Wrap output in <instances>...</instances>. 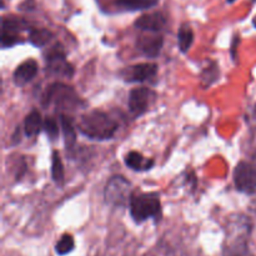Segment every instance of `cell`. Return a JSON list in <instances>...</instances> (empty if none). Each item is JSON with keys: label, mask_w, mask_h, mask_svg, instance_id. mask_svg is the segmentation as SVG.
Returning a JSON list of instances; mask_svg holds the SVG:
<instances>
[{"label": "cell", "mask_w": 256, "mask_h": 256, "mask_svg": "<svg viewBox=\"0 0 256 256\" xmlns=\"http://www.w3.org/2000/svg\"><path fill=\"white\" fill-rule=\"evenodd\" d=\"M252 222L245 215L232 216L222 245V256H254L249 248Z\"/></svg>", "instance_id": "obj_1"}, {"label": "cell", "mask_w": 256, "mask_h": 256, "mask_svg": "<svg viewBox=\"0 0 256 256\" xmlns=\"http://www.w3.org/2000/svg\"><path fill=\"white\" fill-rule=\"evenodd\" d=\"M78 128L80 132L89 139L108 140L114 136L119 124L106 112L92 110L80 116Z\"/></svg>", "instance_id": "obj_2"}, {"label": "cell", "mask_w": 256, "mask_h": 256, "mask_svg": "<svg viewBox=\"0 0 256 256\" xmlns=\"http://www.w3.org/2000/svg\"><path fill=\"white\" fill-rule=\"evenodd\" d=\"M130 215L138 224L154 219H162V202L154 192H138L130 199Z\"/></svg>", "instance_id": "obj_3"}, {"label": "cell", "mask_w": 256, "mask_h": 256, "mask_svg": "<svg viewBox=\"0 0 256 256\" xmlns=\"http://www.w3.org/2000/svg\"><path fill=\"white\" fill-rule=\"evenodd\" d=\"M132 184L124 176L115 175L106 182L104 189L105 202L112 206H125L132 199Z\"/></svg>", "instance_id": "obj_4"}, {"label": "cell", "mask_w": 256, "mask_h": 256, "mask_svg": "<svg viewBox=\"0 0 256 256\" xmlns=\"http://www.w3.org/2000/svg\"><path fill=\"white\" fill-rule=\"evenodd\" d=\"M76 102H79V99L72 88L62 84V82H54L50 85L42 98L44 106L52 104L58 108H69L74 106Z\"/></svg>", "instance_id": "obj_5"}, {"label": "cell", "mask_w": 256, "mask_h": 256, "mask_svg": "<svg viewBox=\"0 0 256 256\" xmlns=\"http://www.w3.org/2000/svg\"><path fill=\"white\" fill-rule=\"evenodd\" d=\"M234 184L238 192L252 195L256 192V164L252 162H238L234 169Z\"/></svg>", "instance_id": "obj_6"}, {"label": "cell", "mask_w": 256, "mask_h": 256, "mask_svg": "<svg viewBox=\"0 0 256 256\" xmlns=\"http://www.w3.org/2000/svg\"><path fill=\"white\" fill-rule=\"evenodd\" d=\"M45 59H46V72L50 75L65 78H72L74 75V68L68 62L62 46L59 45L52 48Z\"/></svg>", "instance_id": "obj_7"}, {"label": "cell", "mask_w": 256, "mask_h": 256, "mask_svg": "<svg viewBox=\"0 0 256 256\" xmlns=\"http://www.w3.org/2000/svg\"><path fill=\"white\" fill-rule=\"evenodd\" d=\"M155 92L146 86L135 88L129 92V112L134 116H142L155 102Z\"/></svg>", "instance_id": "obj_8"}, {"label": "cell", "mask_w": 256, "mask_h": 256, "mask_svg": "<svg viewBox=\"0 0 256 256\" xmlns=\"http://www.w3.org/2000/svg\"><path fill=\"white\" fill-rule=\"evenodd\" d=\"M158 74V65L154 62H142L128 66L120 72L126 82H144Z\"/></svg>", "instance_id": "obj_9"}, {"label": "cell", "mask_w": 256, "mask_h": 256, "mask_svg": "<svg viewBox=\"0 0 256 256\" xmlns=\"http://www.w3.org/2000/svg\"><path fill=\"white\" fill-rule=\"evenodd\" d=\"M164 39L159 32H145L142 36L138 38L136 48L142 55L148 58H156L162 52Z\"/></svg>", "instance_id": "obj_10"}, {"label": "cell", "mask_w": 256, "mask_h": 256, "mask_svg": "<svg viewBox=\"0 0 256 256\" xmlns=\"http://www.w3.org/2000/svg\"><path fill=\"white\" fill-rule=\"evenodd\" d=\"M134 25L136 29L142 30V32H160L166 25V16L160 12H149V14H144L138 18Z\"/></svg>", "instance_id": "obj_11"}, {"label": "cell", "mask_w": 256, "mask_h": 256, "mask_svg": "<svg viewBox=\"0 0 256 256\" xmlns=\"http://www.w3.org/2000/svg\"><path fill=\"white\" fill-rule=\"evenodd\" d=\"M38 74V62L34 59H28L16 68L14 72V82L18 86L32 82Z\"/></svg>", "instance_id": "obj_12"}, {"label": "cell", "mask_w": 256, "mask_h": 256, "mask_svg": "<svg viewBox=\"0 0 256 256\" xmlns=\"http://www.w3.org/2000/svg\"><path fill=\"white\" fill-rule=\"evenodd\" d=\"M125 164L128 168L135 172H148L154 166L155 162L152 159L142 156L138 152H129L125 155Z\"/></svg>", "instance_id": "obj_13"}, {"label": "cell", "mask_w": 256, "mask_h": 256, "mask_svg": "<svg viewBox=\"0 0 256 256\" xmlns=\"http://www.w3.org/2000/svg\"><path fill=\"white\" fill-rule=\"evenodd\" d=\"M44 129V122L38 110H32L26 115L24 122V132L25 135L29 138L36 136L40 130Z\"/></svg>", "instance_id": "obj_14"}, {"label": "cell", "mask_w": 256, "mask_h": 256, "mask_svg": "<svg viewBox=\"0 0 256 256\" xmlns=\"http://www.w3.org/2000/svg\"><path fill=\"white\" fill-rule=\"evenodd\" d=\"M60 129H62V134L66 148L72 149L75 142H76V132H75V128L72 125V119L65 114L60 115Z\"/></svg>", "instance_id": "obj_15"}, {"label": "cell", "mask_w": 256, "mask_h": 256, "mask_svg": "<svg viewBox=\"0 0 256 256\" xmlns=\"http://www.w3.org/2000/svg\"><path fill=\"white\" fill-rule=\"evenodd\" d=\"M159 0H116V4L120 8L130 12L136 10H148L150 8L156 6Z\"/></svg>", "instance_id": "obj_16"}, {"label": "cell", "mask_w": 256, "mask_h": 256, "mask_svg": "<svg viewBox=\"0 0 256 256\" xmlns=\"http://www.w3.org/2000/svg\"><path fill=\"white\" fill-rule=\"evenodd\" d=\"M192 42H194V32H192L190 25L184 24L178 32V45H179L180 52H184V54L189 52Z\"/></svg>", "instance_id": "obj_17"}, {"label": "cell", "mask_w": 256, "mask_h": 256, "mask_svg": "<svg viewBox=\"0 0 256 256\" xmlns=\"http://www.w3.org/2000/svg\"><path fill=\"white\" fill-rule=\"evenodd\" d=\"M52 34L48 29H32L29 32V40L34 46L42 48L52 40Z\"/></svg>", "instance_id": "obj_18"}, {"label": "cell", "mask_w": 256, "mask_h": 256, "mask_svg": "<svg viewBox=\"0 0 256 256\" xmlns=\"http://www.w3.org/2000/svg\"><path fill=\"white\" fill-rule=\"evenodd\" d=\"M219 75L220 72H219V68H218V65L215 64V62H210L209 66L205 68V69L202 70V75H200V82H202V85L205 88V89H208V88L212 86V85L219 79Z\"/></svg>", "instance_id": "obj_19"}, {"label": "cell", "mask_w": 256, "mask_h": 256, "mask_svg": "<svg viewBox=\"0 0 256 256\" xmlns=\"http://www.w3.org/2000/svg\"><path fill=\"white\" fill-rule=\"evenodd\" d=\"M52 178L56 184H62L64 182V165L56 152H52Z\"/></svg>", "instance_id": "obj_20"}, {"label": "cell", "mask_w": 256, "mask_h": 256, "mask_svg": "<svg viewBox=\"0 0 256 256\" xmlns=\"http://www.w3.org/2000/svg\"><path fill=\"white\" fill-rule=\"evenodd\" d=\"M74 248H75L74 238L69 234H65L60 238L59 242H58L56 245H55V252H56L58 255L64 256L69 254V252H72V250H74Z\"/></svg>", "instance_id": "obj_21"}, {"label": "cell", "mask_w": 256, "mask_h": 256, "mask_svg": "<svg viewBox=\"0 0 256 256\" xmlns=\"http://www.w3.org/2000/svg\"><path fill=\"white\" fill-rule=\"evenodd\" d=\"M26 26V22L22 19H18L14 16H5L2 18V32H15L18 34L20 29H24Z\"/></svg>", "instance_id": "obj_22"}, {"label": "cell", "mask_w": 256, "mask_h": 256, "mask_svg": "<svg viewBox=\"0 0 256 256\" xmlns=\"http://www.w3.org/2000/svg\"><path fill=\"white\" fill-rule=\"evenodd\" d=\"M44 130L50 140H56V138L59 136V124L54 118L49 116L44 120Z\"/></svg>", "instance_id": "obj_23"}, {"label": "cell", "mask_w": 256, "mask_h": 256, "mask_svg": "<svg viewBox=\"0 0 256 256\" xmlns=\"http://www.w3.org/2000/svg\"><path fill=\"white\" fill-rule=\"evenodd\" d=\"M19 42L20 38L18 36V34H15V32H2V46L4 48V49L14 46V45L18 44Z\"/></svg>", "instance_id": "obj_24"}, {"label": "cell", "mask_w": 256, "mask_h": 256, "mask_svg": "<svg viewBox=\"0 0 256 256\" xmlns=\"http://www.w3.org/2000/svg\"><path fill=\"white\" fill-rule=\"evenodd\" d=\"M249 209H250V212H252V214H254L255 216H256V199H254L252 202H250Z\"/></svg>", "instance_id": "obj_25"}, {"label": "cell", "mask_w": 256, "mask_h": 256, "mask_svg": "<svg viewBox=\"0 0 256 256\" xmlns=\"http://www.w3.org/2000/svg\"><path fill=\"white\" fill-rule=\"evenodd\" d=\"M226 2H234L235 0H226Z\"/></svg>", "instance_id": "obj_26"}, {"label": "cell", "mask_w": 256, "mask_h": 256, "mask_svg": "<svg viewBox=\"0 0 256 256\" xmlns=\"http://www.w3.org/2000/svg\"><path fill=\"white\" fill-rule=\"evenodd\" d=\"M254 25H255V26H256V20H255V22H254Z\"/></svg>", "instance_id": "obj_27"}, {"label": "cell", "mask_w": 256, "mask_h": 256, "mask_svg": "<svg viewBox=\"0 0 256 256\" xmlns=\"http://www.w3.org/2000/svg\"><path fill=\"white\" fill-rule=\"evenodd\" d=\"M254 2H256V0H254Z\"/></svg>", "instance_id": "obj_28"}]
</instances>
